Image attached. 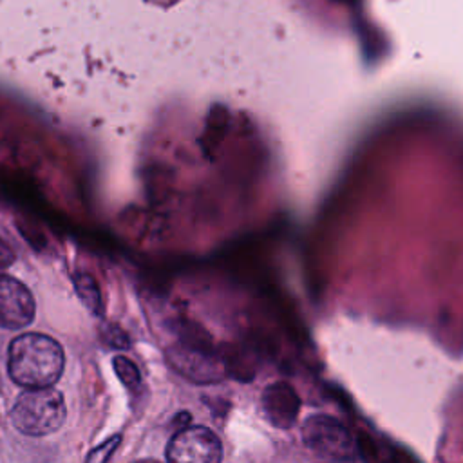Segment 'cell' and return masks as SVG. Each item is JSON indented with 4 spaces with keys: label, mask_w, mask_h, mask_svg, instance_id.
I'll return each instance as SVG.
<instances>
[{
    "label": "cell",
    "mask_w": 463,
    "mask_h": 463,
    "mask_svg": "<svg viewBox=\"0 0 463 463\" xmlns=\"http://www.w3.org/2000/svg\"><path fill=\"white\" fill-rule=\"evenodd\" d=\"M61 345L42 333H24L9 344L7 371L14 383L27 389H47L63 373Z\"/></svg>",
    "instance_id": "1"
},
{
    "label": "cell",
    "mask_w": 463,
    "mask_h": 463,
    "mask_svg": "<svg viewBox=\"0 0 463 463\" xmlns=\"http://www.w3.org/2000/svg\"><path fill=\"white\" fill-rule=\"evenodd\" d=\"M67 416L63 394L52 387L27 389L18 394L11 420L27 436H47L56 432Z\"/></svg>",
    "instance_id": "2"
},
{
    "label": "cell",
    "mask_w": 463,
    "mask_h": 463,
    "mask_svg": "<svg viewBox=\"0 0 463 463\" xmlns=\"http://www.w3.org/2000/svg\"><path fill=\"white\" fill-rule=\"evenodd\" d=\"M302 439L309 450L331 461H349L354 456V439L345 425L327 414L309 416L302 425Z\"/></svg>",
    "instance_id": "3"
},
{
    "label": "cell",
    "mask_w": 463,
    "mask_h": 463,
    "mask_svg": "<svg viewBox=\"0 0 463 463\" xmlns=\"http://www.w3.org/2000/svg\"><path fill=\"white\" fill-rule=\"evenodd\" d=\"M168 463H221L222 445L217 434L203 425L181 429L166 447Z\"/></svg>",
    "instance_id": "4"
},
{
    "label": "cell",
    "mask_w": 463,
    "mask_h": 463,
    "mask_svg": "<svg viewBox=\"0 0 463 463\" xmlns=\"http://www.w3.org/2000/svg\"><path fill=\"white\" fill-rule=\"evenodd\" d=\"M36 304L29 288L14 277L0 275V327L22 329L34 318Z\"/></svg>",
    "instance_id": "5"
},
{
    "label": "cell",
    "mask_w": 463,
    "mask_h": 463,
    "mask_svg": "<svg viewBox=\"0 0 463 463\" xmlns=\"http://www.w3.org/2000/svg\"><path fill=\"white\" fill-rule=\"evenodd\" d=\"M268 420L279 429H289L298 414V396L286 383H273L262 394Z\"/></svg>",
    "instance_id": "6"
},
{
    "label": "cell",
    "mask_w": 463,
    "mask_h": 463,
    "mask_svg": "<svg viewBox=\"0 0 463 463\" xmlns=\"http://www.w3.org/2000/svg\"><path fill=\"white\" fill-rule=\"evenodd\" d=\"M72 282L78 291V297L83 300V304L89 307V311L99 317L103 313V306H101L99 288H98L94 277L89 273H76L72 277Z\"/></svg>",
    "instance_id": "7"
},
{
    "label": "cell",
    "mask_w": 463,
    "mask_h": 463,
    "mask_svg": "<svg viewBox=\"0 0 463 463\" xmlns=\"http://www.w3.org/2000/svg\"><path fill=\"white\" fill-rule=\"evenodd\" d=\"M112 367H114L118 378L121 380V383H125L128 389H136L141 383L139 369L132 360H128L125 356H116L112 360Z\"/></svg>",
    "instance_id": "8"
},
{
    "label": "cell",
    "mask_w": 463,
    "mask_h": 463,
    "mask_svg": "<svg viewBox=\"0 0 463 463\" xmlns=\"http://www.w3.org/2000/svg\"><path fill=\"white\" fill-rule=\"evenodd\" d=\"M119 441H121V436H119V434L109 438L105 443L98 445L96 449H92V450L87 454L85 463H107V461L110 459V456L114 454V450L118 449Z\"/></svg>",
    "instance_id": "9"
},
{
    "label": "cell",
    "mask_w": 463,
    "mask_h": 463,
    "mask_svg": "<svg viewBox=\"0 0 463 463\" xmlns=\"http://www.w3.org/2000/svg\"><path fill=\"white\" fill-rule=\"evenodd\" d=\"M13 260H14V255H13V251H11V248L0 239V269H4V268H7V266H11L13 264Z\"/></svg>",
    "instance_id": "10"
},
{
    "label": "cell",
    "mask_w": 463,
    "mask_h": 463,
    "mask_svg": "<svg viewBox=\"0 0 463 463\" xmlns=\"http://www.w3.org/2000/svg\"><path fill=\"white\" fill-rule=\"evenodd\" d=\"M136 463H159V461H154V459H143V461H136Z\"/></svg>",
    "instance_id": "11"
}]
</instances>
